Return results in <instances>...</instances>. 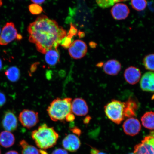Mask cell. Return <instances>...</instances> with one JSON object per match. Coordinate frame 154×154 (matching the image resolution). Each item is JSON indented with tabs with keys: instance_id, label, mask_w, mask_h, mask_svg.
<instances>
[{
	"instance_id": "ee69618b",
	"label": "cell",
	"mask_w": 154,
	"mask_h": 154,
	"mask_svg": "<svg viewBox=\"0 0 154 154\" xmlns=\"http://www.w3.org/2000/svg\"><path fill=\"white\" fill-rule=\"evenodd\" d=\"M0 154H1V150L0 149Z\"/></svg>"
},
{
	"instance_id": "4316f807",
	"label": "cell",
	"mask_w": 154,
	"mask_h": 154,
	"mask_svg": "<svg viewBox=\"0 0 154 154\" xmlns=\"http://www.w3.org/2000/svg\"><path fill=\"white\" fill-rule=\"evenodd\" d=\"M72 37L67 35L66 36L63 38L60 44L62 47L65 49H69V47L72 44Z\"/></svg>"
},
{
	"instance_id": "f546056e",
	"label": "cell",
	"mask_w": 154,
	"mask_h": 154,
	"mask_svg": "<svg viewBox=\"0 0 154 154\" xmlns=\"http://www.w3.org/2000/svg\"><path fill=\"white\" fill-rule=\"evenodd\" d=\"M6 101V99L5 94L0 92V108L5 104Z\"/></svg>"
},
{
	"instance_id": "484cf974",
	"label": "cell",
	"mask_w": 154,
	"mask_h": 154,
	"mask_svg": "<svg viewBox=\"0 0 154 154\" xmlns=\"http://www.w3.org/2000/svg\"><path fill=\"white\" fill-rule=\"evenodd\" d=\"M29 9L30 12L33 15H38L43 12V9L39 5L36 4H32L29 6Z\"/></svg>"
},
{
	"instance_id": "60d3db41",
	"label": "cell",
	"mask_w": 154,
	"mask_h": 154,
	"mask_svg": "<svg viewBox=\"0 0 154 154\" xmlns=\"http://www.w3.org/2000/svg\"><path fill=\"white\" fill-rule=\"evenodd\" d=\"M97 154H107L106 153L103 152H101V151H99L97 153Z\"/></svg>"
},
{
	"instance_id": "b9f144b4",
	"label": "cell",
	"mask_w": 154,
	"mask_h": 154,
	"mask_svg": "<svg viewBox=\"0 0 154 154\" xmlns=\"http://www.w3.org/2000/svg\"><path fill=\"white\" fill-rule=\"evenodd\" d=\"M3 5V2L2 0H0V7H1Z\"/></svg>"
},
{
	"instance_id": "d590c367",
	"label": "cell",
	"mask_w": 154,
	"mask_h": 154,
	"mask_svg": "<svg viewBox=\"0 0 154 154\" xmlns=\"http://www.w3.org/2000/svg\"><path fill=\"white\" fill-rule=\"evenodd\" d=\"M85 35L83 32H79V35L80 38L84 37Z\"/></svg>"
},
{
	"instance_id": "f1b7e54d",
	"label": "cell",
	"mask_w": 154,
	"mask_h": 154,
	"mask_svg": "<svg viewBox=\"0 0 154 154\" xmlns=\"http://www.w3.org/2000/svg\"><path fill=\"white\" fill-rule=\"evenodd\" d=\"M51 154H68V153L64 149L59 148L54 150Z\"/></svg>"
},
{
	"instance_id": "d6a6232c",
	"label": "cell",
	"mask_w": 154,
	"mask_h": 154,
	"mask_svg": "<svg viewBox=\"0 0 154 154\" xmlns=\"http://www.w3.org/2000/svg\"><path fill=\"white\" fill-rule=\"evenodd\" d=\"M45 0H31L32 2L36 4L40 5L43 3Z\"/></svg>"
},
{
	"instance_id": "d4e9b609",
	"label": "cell",
	"mask_w": 154,
	"mask_h": 154,
	"mask_svg": "<svg viewBox=\"0 0 154 154\" xmlns=\"http://www.w3.org/2000/svg\"><path fill=\"white\" fill-rule=\"evenodd\" d=\"M96 2L100 7L105 9L114 5L115 0H96Z\"/></svg>"
},
{
	"instance_id": "603a6c76",
	"label": "cell",
	"mask_w": 154,
	"mask_h": 154,
	"mask_svg": "<svg viewBox=\"0 0 154 154\" xmlns=\"http://www.w3.org/2000/svg\"><path fill=\"white\" fill-rule=\"evenodd\" d=\"M143 64L146 69L154 72V54H149L144 57Z\"/></svg>"
},
{
	"instance_id": "f35d334b",
	"label": "cell",
	"mask_w": 154,
	"mask_h": 154,
	"mask_svg": "<svg viewBox=\"0 0 154 154\" xmlns=\"http://www.w3.org/2000/svg\"><path fill=\"white\" fill-rule=\"evenodd\" d=\"M128 1V0H115V3H118L120 2H124L125 1Z\"/></svg>"
},
{
	"instance_id": "4dcf8cb0",
	"label": "cell",
	"mask_w": 154,
	"mask_h": 154,
	"mask_svg": "<svg viewBox=\"0 0 154 154\" xmlns=\"http://www.w3.org/2000/svg\"><path fill=\"white\" fill-rule=\"evenodd\" d=\"M75 115L73 114L72 112H71L67 116L66 118H65V121H67V122H72L75 120Z\"/></svg>"
},
{
	"instance_id": "7bdbcfd3",
	"label": "cell",
	"mask_w": 154,
	"mask_h": 154,
	"mask_svg": "<svg viewBox=\"0 0 154 154\" xmlns=\"http://www.w3.org/2000/svg\"><path fill=\"white\" fill-rule=\"evenodd\" d=\"M128 154H135L134 153H129Z\"/></svg>"
},
{
	"instance_id": "1f68e13d",
	"label": "cell",
	"mask_w": 154,
	"mask_h": 154,
	"mask_svg": "<svg viewBox=\"0 0 154 154\" xmlns=\"http://www.w3.org/2000/svg\"><path fill=\"white\" fill-rule=\"evenodd\" d=\"M148 5L150 10L154 12V2H149V3H148Z\"/></svg>"
},
{
	"instance_id": "9a60e30c",
	"label": "cell",
	"mask_w": 154,
	"mask_h": 154,
	"mask_svg": "<svg viewBox=\"0 0 154 154\" xmlns=\"http://www.w3.org/2000/svg\"><path fill=\"white\" fill-rule=\"evenodd\" d=\"M141 74L139 69L135 67L130 66L125 70L124 76L128 83L134 85L139 82L141 78Z\"/></svg>"
},
{
	"instance_id": "8fae6325",
	"label": "cell",
	"mask_w": 154,
	"mask_h": 154,
	"mask_svg": "<svg viewBox=\"0 0 154 154\" xmlns=\"http://www.w3.org/2000/svg\"><path fill=\"white\" fill-rule=\"evenodd\" d=\"M88 111L89 108L85 100L81 98H76L72 100L71 112L73 114L78 116H85Z\"/></svg>"
},
{
	"instance_id": "ac0fdd59",
	"label": "cell",
	"mask_w": 154,
	"mask_h": 154,
	"mask_svg": "<svg viewBox=\"0 0 154 154\" xmlns=\"http://www.w3.org/2000/svg\"><path fill=\"white\" fill-rule=\"evenodd\" d=\"M45 54V62L49 66H55L59 62L60 55L57 49L50 50Z\"/></svg>"
},
{
	"instance_id": "8992f818",
	"label": "cell",
	"mask_w": 154,
	"mask_h": 154,
	"mask_svg": "<svg viewBox=\"0 0 154 154\" xmlns=\"http://www.w3.org/2000/svg\"><path fill=\"white\" fill-rule=\"evenodd\" d=\"M19 119L22 126L29 129L36 126L39 121L38 112L28 109L21 112Z\"/></svg>"
},
{
	"instance_id": "3957f363",
	"label": "cell",
	"mask_w": 154,
	"mask_h": 154,
	"mask_svg": "<svg viewBox=\"0 0 154 154\" xmlns=\"http://www.w3.org/2000/svg\"><path fill=\"white\" fill-rule=\"evenodd\" d=\"M72 99L70 97L57 98L52 101L47 109L48 115L55 122L65 121L71 112Z\"/></svg>"
},
{
	"instance_id": "8d00e7d4",
	"label": "cell",
	"mask_w": 154,
	"mask_h": 154,
	"mask_svg": "<svg viewBox=\"0 0 154 154\" xmlns=\"http://www.w3.org/2000/svg\"><path fill=\"white\" fill-rule=\"evenodd\" d=\"M89 118H90V117H86V118L84 120V122L86 123L87 121H88H88H89L90 120Z\"/></svg>"
},
{
	"instance_id": "30bf717a",
	"label": "cell",
	"mask_w": 154,
	"mask_h": 154,
	"mask_svg": "<svg viewBox=\"0 0 154 154\" xmlns=\"http://www.w3.org/2000/svg\"><path fill=\"white\" fill-rule=\"evenodd\" d=\"M2 124L6 131L10 132L14 131L18 127V120L16 116L12 111H6L3 115Z\"/></svg>"
},
{
	"instance_id": "4fadbf2b",
	"label": "cell",
	"mask_w": 154,
	"mask_h": 154,
	"mask_svg": "<svg viewBox=\"0 0 154 154\" xmlns=\"http://www.w3.org/2000/svg\"><path fill=\"white\" fill-rule=\"evenodd\" d=\"M111 14L115 20H122L126 19L130 14V10L128 6L124 3H117L112 8Z\"/></svg>"
},
{
	"instance_id": "d6986e66",
	"label": "cell",
	"mask_w": 154,
	"mask_h": 154,
	"mask_svg": "<svg viewBox=\"0 0 154 154\" xmlns=\"http://www.w3.org/2000/svg\"><path fill=\"white\" fill-rule=\"evenodd\" d=\"M15 138L11 132L5 131L0 134V145L5 148H9L14 144Z\"/></svg>"
},
{
	"instance_id": "cb8c5ba5",
	"label": "cell",
	"mask_w": 154,
	"mask_h": 154,
	"mask_svg": "<svg viewBox=\"0 0 154 154\" xmlns=\"http://www.w3.org/2000/svg\"><path fill=\"white\" fill-rule=\"evenodd\" d=\"M131 5L132 8L137 11H141L146 8L147 3L146 0H131Z\"/></svg>"
},
{
	"instance_id": "ba28073f",
	"label": "cell",
	"mask_w": 154,
	"mask_h": 154,
	"mask_svg": "<svg viewBox=\"0 0 154 154\" xmlns=\"http://www.w3.org/2000/svg\"><path fill=\"white\" fill-rule=\"evenodd\" d=\"M87 51V46L85 42L80 40L73 42L69 48V55L75 59H79L84 57Z\"/></svg>"
},
{
	"instance_id": "7c38bea8",
	"label": "cell",
	"mask_w": 154,
	"mask_h": 154,
	"mask_svg": "<svg viewBox=\"0 0 154 154\" xmlns=\"http://www.w3.org/2000/svg\"><path fill=\"white\" fill-rule=\"evenodd\" d=\"M62 145L64 149L67 151L75 152L79 149L81 142L76 135L70 134L67 135L63 138Z\"/></svg>"
},
{
	"instance_id": "74e56055",
	"label": "cell",
	"mask_w": 154,
	"mask_h": 154,
	"mask_svg": "<svg viewBox=\"0 0 154 154\" xmlns=\"http://www.w3.org/2000/svg\"><path fill=\"white\" fill-rule=\"evenodd\" d=\"M22 38V35L20 34H18V36H17V39L18 40H20Z\"/></svg>"
},
{
	"instance_id": "83f0119b",
	"label": "cell",
	"mask_w": 154,
	"mask_h": 154,
	"mask_svg": "<svg viewBox=\"0 0 154 154\" xmlns=\"http://www.w3.org/2000/svg\"><path fill=\"white\" fill-rule=\"evenodd\" d=\"M78 32V30L77 28L72 24H70V30L67 35L73 37V36L76 35Z\"/></svg>"
},
{
	"instance_id": "277c9868",
	"label": "cell",
	"mask_w": 154,
	"mask_h": 154,
	"mask_svg": "<svg viewBox=\"0 0 154 154\" xmlns=\"http://www.w3.org/2000/svg\"><path fill=\"white\" fill-rule=\"evenodd\" d=\"M124 102L113 100L105 107V112L108 118L117 124H120L125 118Z\"/></svg>"
},
{
	"instance_id": "ab89813d",
	"label": "cell",
	"mask_w": 154,
	"mask_h": 154,
	"mask_svg": "<svg viewBox=\"0 0 154 154\" xmlns=\"http://www.w3.org/2000/svg\"><path fill=\"white\" fill-rule=\"evenodd\" d=\"M2 67V63L1 60L0 59V71L1 70Z\"/></svg>"
},
{
	"instance_id": "9c48e42d",
	"label": "cell",
	"mask_w": 154,
	"mask_h": 154,
	"mask_svg": "<svg viewBox=\"0 0 154 154\" xmlns=\"http://www.w3.org/2000/svg\"><path fill=\"white\" fill-rule=\"evenodd\" d=\"M123 128L125 134L134 136L139 133L141 125L137 119L134 117H130L125 121L123 125Z\"/></svg>"
},
{
	"instance_id": "2e32d148",
	"label": "cell",
	"mask_w": 154,
	"mask_h": 154,
	"mask_svg": "<svg viewBox=\"0 0 154 154\" xmlns=\"http://www.w3.org/2000/svg\"><path fill=\"white\" fill-rule=\"evenodd\" d=\"M121 69L120 63L115 59L107 61L103 66L104 72L106 74L110 75H116L120 72Z\"/></svg>"
},
{
	"instance_id": "52a82bcc",
	"label": "cell",
	"mask_w": 154,
	"mask_h": 154,
	"mask_svg": "<svg viewBox=\"0 0 154 154\" xmlns=\"http://www.w3.org/2000/svg\"><path fill=\"white\" fill-rule=\"evenodd\" d=\"M18 33L12 22L7 23L0 34V45H6L17 38Z\"/></svg>"
},
{
	"instance_id": "7402d4cb",
	"label": "cell",
	"mask_w": 154,
	"mask_h": 154,
	"mask_svg": "<svg viewBox=\"0 0 154 154\" xmlns=\"http://www.w3.org/2000/svg\"><path fill=\"white\" fill-rule=\"evenodd\" d=\"M5 74L10 81L15 82L18 80L20 77V72L18 67L12 66L5 71Z\"/></svg>"
},
{
	"instance_id": "e0dca14e",
	"label": "cell",
	"mask_w": 154,
	"mask_h": 154,
	"mask_svg": "<svg viewBox=\"0 0 154 154\" xmlns=\"http://www.w3.org/2000/svg\"><path fill=\"white\" fill-rule=\"evenodd\" d=\"M124 115L125 117H134L136 115V112L138 109V105L135 100L130 98L125 103Z\"/></svg>"
},
{
	"instance_id": "836d02e7",
	"label": "cell",
	"mask_w": 154,
	"mask_h": 154,
	"mask_svg": "<svg viewBox=\"0 0 154 154\" xmlns=\"http://www.w3.org/2000/svg\"><path fill=\"white\" fill-rule=\"evenodd\" d=\"M72 131L74 132V133H76V134H80V130L79 128H74L73 129Z\"/></svg>"
},
{
	"instance_id": "5bb4252c",
	"label": "cell",
	"mask_w": 154,
	"mask_h": 154,
	"mask_svg": "<svg viewBox=\"0 0 154 154\" xmlns=\"http://www.w3.org/2000/svg\"><path fill=\"white\" fill-rule=\"evenodd\" d=\"M140 84L143 91L154 92V72L145 73L140 79Z\"/></svg>"
},
{
	"instance_id": "ffe728a7",
	"label": "cell",
	"mask_w": 154,
	"mask_h": 154,
	"mask_svg": "<svg viewBox=\"0 0 154 154\" xmlns=\"http://www.w3.org/2000/svg\"><path fill=\"white\" fill-rule=\"evenodd\" d=\"M142 125L146 128L150 130H154V112H148L141 117Z\"/></svg>"
},
{
	"instance_id": "44dd1931",
	"label": "cell",
	"mask_w": 154,
	"mask_h": 154,
	"mask_svg": "<svg viewBox=\"0 0 154 154\" xmlns=\"http://www.w3.org/2000/svg\"><path fill=\"white\" fill-rule=\"evenodd\" d=\"M20 145L22 148V154H42L41 149L30 145L25 140H21Z\"/></svg>"
},
{
	"instance_id": "7a4b0ae2",
	"label": "cell",
	"mask_w": 154,
	"mask_h": 154,
	"mask_svg": "<svg viewBox=\"0 0 154 154\" xmlns=\"http://www.w3.org/2000/svg\"><path fill=\"white\" fill-rule=\"evenodd\" d=\"M32 137L39 149L45 150L56 144L59 135L54 128L44 124L32 132Z\"/></svg>"
},
{
	"instance_id": "e575fe53",
	"label": "cell",
	"mask_w": 154,
	"mask_h": 154,
	"mask_svg": "<svg viewBox=\"0 0 154 154\" xmlns=\"http://www.w3.org/2000/svg\"><path fill=\"white\" fill-rule=\"evenodd\" d=\"M5 154H19L18 152L14 151H9Z\"/></svg>"
},
{
	"instance_id": "6da1fadb",
	"label": "cell",
	"mask_w": 154,
	"mask_h": 154,
	"mask_svg": "<svg viewBox=\"0 0 154 154\" xmlns=\"http://www.w3.org/2000/svg\"><path fill=\"white\" fill-rule=\"evenodd\" d=\"M27 30L29 41L35 44L37 51L43 54L50 50L57 49L67 35L66 31L56 21L45 15L38 17L29 25Z\"/></svg>"
},
{
	"instance_id": "5b68a950",
	"label": "cell",
	"mask_w": 154,
	"mask_h": 154,
	"mask_svg": "<svg viewBox=\"0 0 154 154\" xmlns=\"http://www.w3.org/2000/svg\"><path fill=\"white\" fill-rule=\"evenodd\" d=\"M135 154H154V131L143 138L140 143L134 146Z\"/></svg>"
},
{
	"instance_id": "f6af8a7d",
	"label": "cell",
	"mask_w": 154,
	"mask_h": 154,
	"mask_svg": "<svg viewBox=\"0 0 154 154\" xmlns=\"http://www.w3.org/2000/svg\"><path fill=\"white\" fill-rule=\"evenodd\" d=\"M1 28H0V33H1Z\"/></svg>"
}]
</instances>
